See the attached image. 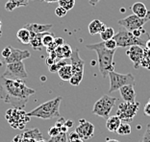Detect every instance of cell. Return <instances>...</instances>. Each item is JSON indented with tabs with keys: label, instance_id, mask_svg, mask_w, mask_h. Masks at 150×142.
Wrapping results in <instances>:
<instances>
[{
	"label": "cell",
	"instance_id": "26",
	"mask_svg": "<svg viewBox=\"0 0 150 142\" xmlns=\"http://www.w3.org/2000/svg\"><path fill=\"white\" fill-rule=\"evenodd\" d=\"M84 73H75L72 75V77L70 78V80L69 82L70 83L71 86H78L81 84L82 80H83Z\"/></svg>",
	"mask_w": 150,
	"mask_h": 142
},
{
	"label": "cell",
	"instance_id": "3",
	"mask_svg": "<svg viewBox=\"0 0 150 142\" xmlns=\"http://www.w3.org/2000/svg\"><path fill=\"white\" fill-rule=\"evenodd\" d=\"M63 100V97H56L52 100L40 105L39 107L35 108L30 112H28V116L37 117L40 119H53L56 117H61L60 115V105Z\"/></svg>",
	"mask_w": 150,
	"mask_h": 142
},
{
	"label": "cell",
	"instance_id": "17",
	"mask_svg": "<svg viewBox=\"0 0 150 142\" xmlns=\"http://www.w3.org/2000/svg\"><path fill=\"white\" fill-rule=\"evenodd\" d=\"M88 33L91 34V36L97 35V34H100L106 29V25L105 23H103L99 19H93L90 24H88Z\"/></svg>",
	"mask_w": 150,
	"mask_h": 142
},
{
	"label": "cell",
	"instance_id": "52",
	"mask_svg": "<svg viewBox=\"0 0 150 142\" xmlns=\"http://www.w3.org/2000/svg\"><path fill=\"white\" fill-rule=\"evenodd\" d=\"M149 102H150V99H149Z\"/></svg>",
	"mask_w": 150,
	"mask_h": 142
},
{
	"label": "cell",
	"instance_id": "41",
	"mask_svg": "<svg viewBox=\"0 0 150 142\" xmlns=\"http://www.w3.org/2000/svg\"><path fill=\"white\" fill-rule=\"evenodd\" d=\"M144 112L145 115L147 116H150V102L148 101L147 103H146V105L144 106Z\"/></svg>",
	"mask_w": 150,
	"mask_h": 142
},
{
	"label": "cell",
	"instance_id": "18",
	"mask_svg": "<svg viewBox=\"0 0 150 142\" xmlns=\"http://www.w3.org/2000/svg\"><path fill=\"white\" fill-rule=\"evenodd\" d=\"M121 123H122V121L117 114H115V115L109 116L106 120V128L111 133H117V131L119 128V126L121 125Z\"/></svg>",
	"mask_w": 150,
	"mask_h": 142
},
{
	"label": "cell",
	"instance_id": "53",
	"mask_svg": "<svg viewBox=\"0 0 150 142\" xmlns=\"http://www.w3.org/2000/svg\"><path fill=\"white\" fill-rule=\"evenodd\" d=\"M42 1H43V0H42Z\"/></svg>",
	"mask_w": 150,
	"mask_h": 142
},
{
	"label": "cell",
	"instance_id": "43",
	"mask_svg": "<svg viewBox=\"0 0 150 142\" xmlns=\"http://www.w3.org/2000/svg\"><path fill=\"white\" fill-rule=\"evenodd\" d=\"M64 125H66V126L69 129V128H71L73 126V122L71 120H66V123H64Z\"/></svg>",
	"mask_w": 150,
	"mask_h": 142
},
{
	"label": "cell",
	"instance_id": "49",
	"mask_svg": "<svg viewBox=\"0 0 150 142\" xmlns=\"http://www.w3.org/2000/svg\"><path fill=\"white\" fill-rule=\"evenodd\" d=\"M106 142H119L117 139H107Z\"/></svg>",
	"mask_w": 150,
	"mask_h": 142
},
{
	"label": "cell",
	"instance_id": "6",
	"mask_svg": "<svg viewBox=\"0 0 150 142\" xmlns=\"http://www.w3.org/2000/svg\"><path fill=\"white\" fill-rule=\"evenodd\" d=\"M108 77L110 79V89H109V93L115 92V91L119 90V89L127 84H133L136 86V79L131 73L128 74H120L117 73L115 71H111L108 74Z\"/></svg>",
	"mask_w": 150,
	"mask_h": 142
},
{
	"label": "cell",
	"instance_id": "32",
	"mask_svg": "<svg viewBox=\"0 0 150 142\" xmlns=\"http://www.w3.org/2000/svg\"><path fill=\"white\" fill-rule=\"evenodd\" d=\"M103 42H104L105 47L109 50H117V41L115 40V39H108V40H106V41H103Z\"/></svg>",
	"mask_w": 150,
	"mask_h": 142
},
{
	"label": "cell",
	"instance_id": "36",
	"mask_svg": "<svg viewBox=\"0 0 150 142\" xmlns=\"http://www.w3.org/2000/svg\"><path fill=\"white\" fill-rule=\"evenodd\" d=\"M59 134H61V131H60L59 128H57L56 126L51 127L50 129L48 130V136H49L50 137L55 136H58Z\"/></svg>",
	"mask_w": 150,
	"mask_h": 142
},
{
	"label": "cell",
	"instance_id": "16",
	"mask_svg": "<svg viewBox=\"0 0 150 142\" xmlns=\"http://www.w3.org/2000/svg\"><path fill=\"white\" fill-rule=\"evenodd\" d=\"M131 10L134 15H136L141 18H145L150 15V12L146 8V6L142 2H135L132 5Z\"/></svg>",
	"mask_w": 150,
	"mask_h": 142
},
{
	"label": "cell",
	"instance_id": "7",
	"mask_svg": "<svg viewBox=\"0 0 150 142\" xmlns=\"http://www.w3.org/2000/svg\"><path fill=\"white\" fill-rule=\"evenodd\" d=\"M139 108V103H129V102H121L118 104L117 110V115L120 118L122 122L125 123H130L133 121L136 114L138 113Z\"/></svg>",
	"mask_w": 150,
	"mask_h": 142
},
{
	"label": "cell",
	"instance_id": "45",
	"mask_svg": "<svg viewBox=\"0 0 150 142\" xmlns=\"http://www.w3.org/2000/svg\"><path fill=\"white\" fill-rule=\"evenodd\" d=\"M61 133H67V131H69V128H67L66 125H64V126L61 128Z\"/></svg>",
	"mask_w": 150,
	"mask_h": 142
},
{
	"label": "cell",
	"instance_id": "12",
	"mask_svg": "<svg viewBox=\"0 0 150 142\" xmlns=\"http://www.w3.org/2000/svg\"><path fill=\"white\" fill-rule=\"evenodd\" d=\"M30 57H31V53L28 50H20L16 48H12V53L10 57H8L7 59H4L2 63L4 65H9V63L23 62L24 60L29 59Z\"/></svg>",
	"mask_w": 150,
	"mask_h": 142
},
{
	"label": "cell",
	"instance_id": "37",
	"mask_svg": "<svg viewBox=\"0 0 150 142\" xmlns=\"http://www.w3.org/2000/svg\"><path fill=\"white\" fill-rule=\"evenodd\" d=\"M11 53H12V47L11 46H7V47H5V48L2 50L1 55H2V57L4 59H7L8 57H10Z\"/></svg>",
	"mask_w": 150,
	"mask_h": 142
},
{
	"label": "cell",
	"instance_id": "33",
	"mask_svg": "<svg viewBox=\"0 0 150 142\" xmlns=\"http://www.w3.org/2000/svg\"><path fill=\"white\" fill-rule=\"evenodd\" d=\"M8 1L15 3L18 6V8H19V7H26L29 4V2L32 1V0H8Z\"/></svg>",
	"mask_w": 150,
	"mask_h": 142
},
{
	"label": "cell",
	"instance_id": "29",
	"mask_svg": "<svg viewBox=\"0 0 150 142\" xmlns=\"http://www.w3.org/2000/svg\"><path fill=\"white\" fill-rule=\"evenodd\" d=\"M141 65L147 69H150V50L144 48V56L141 63Z\"/></svg>",
	"mask_w": 150,
	"mask_h": 142
},
{
	"label": "cell",
	"instance_id": "48",
	"mask_svg": "<svg viewBox=\"0 0 150 142\" xmlns=\"http://www.w3.org/2000/svg\"><path fill=\"white\" fill-rule=\"evenodd\" d=\"M2 37V22H1V19H0V38Z\"/></svg>",
	"mask_w": 150,
	"mask_h": 142
},
{
	"label": "cell",
	"instance_id": "50",
	"mask_svg": "<svg viewBox=\"0 0 150 142\" xmlns=\"http://www.w3.org/2000/svg\"><path fill=\"white\" fill-rule=\"evenodd\" d=\"M36 142H46L45 139H42V140H39V141H36Z\"/></svg>",
	"mask_w": 150,
	"mask_h": 142
},
{
	"label": "cell",
	"instance_id": "20",
	"mask_svg": "<svg viewBox=\"0 0 150 142\" xmlns=\"http://www.w3.org/2000/svg\"><path fill=\"white\" fill-rule=\"evenodd\" d=\"M22 136L23 138H26V139H34L36 141L43 139L42 133H40V130L37 129V128L25 131L24 133H22Z\"/></svg>",
	"mask_w": 150,
	"mask_h": 142
},
{
	"label": "cell",
	"instance_id": "42",
	"mask_svg": "<svg viewBox=\"0 0 150 142\" xmlns=\"http://www.w3.org/2000/svg\"><path fill=\"white\" fill-rule=\"evenodd\" d=\"M45 62H46V65H48V66H50V65H52L53 63H55L56 60H53L52 58H51V57H48V58H46Z\"/></svg>",
	"mask_w": 150,
	"mask_h": 142
},
{
	"label": "cell",
	"instance_id": "44",
	"mask_svg": "<svg viewBox=\"0 0 150 142\" xmlns=\"http://www.w3.org/2000/svg\"><path fill=\"white\" fill-rule=\"evenodd\" d=\"M99 1H101V0H88V3H90L91 6H95L98 4Z\"/></svg>",
	"mask_w": 150,
	"mask_h": 142
},
{
	"label": "cell",
	"instance_id": "4",
	"mask_svg": "<svg viewBox=\"0 0 150 142\" xmlns=\"http://www.w3.org/2000/svg\"><path fill=\"white\" fill-rule=\"evenodd\" d=\"M114 39L119 48H127L134 45L145 47V41L144 39L134 36L132 32H129L126 29H120L117 33H115Z\"/></svg>",
	"mask_w": 150,
	"mask_h": 142
},
{
	"label": "cell",
	"instance_id": "40",
	"mask_svg": "<svg viewBox=\"0 0 150 142\" xmlns=\"http://www.w3.org/2000/svg\"><path fill=\"white\" fill-rule=\"evenodd\" d=\"M133 33V35L136 36V37H138V38H141V36H142V34H144L145 33V30L144 28H141V29H138V30H135L134 32H132Z\"/></svg>",
	"mask_w": 150,
	"mask_h": 142
},
{
	"label": "cell",
	"instance_id": "35",
	"mask_svg": "<svg viewBox=\"0 0 150 142\" xmlns=\"http://www.w3.org/2000/svg\"><path fill=\"white\" fill-rule=\"evenodd\" d=\"M141 142H150V124H147V126H146L145 133Z\"/></svg>",
	"mask_w": 150,
	"mask_h": 142
},
{
	"label": "cell",
	"instance_id": "19",
	"mask_svg": "<svg viewBox=\"0 0 150 142\" xmlns=\"http://www.w3.org/2000/svg\"><path fill=\"white\" fill-rule=\"evenodd\" d=\"M42 34H35V33H32L31 32V39H30V43L29 44L32 46V48L34 50H40L42 49L43 44H42Z\"/></svg>",
	"mask_w": 150,
	"mask_h": 142
},
{
	"label": "cell",
	"instance_id": "21",
	"mask_svg": "<svg viewBox=\"0 0 150 142\" xmlns=\"http://www.w3.org/2000/svg\"><path fill=\"white\" fill-rule=\"evenodd\" d=\"M16 38L23 44H29L30 39H31V32L25 27H23L16 33Z\"/></svg>",
	"mask_w": 150,
	"mask_h": 142
},
{
	"label": "cell",
	"instance_id": "39",
	"mask_svg": "<svg viewBox=\"0 0 150 142\" xmlns=\"http://www.w3.org/2000/svg\"><path fill=\"white\" fill-rule=\"evenodd\" d=\"M54 44H55L57 47L63 46L64 44V40L63 38H55V40H54Z\"/></svg>",
	"mask_w": 150,
	"mask_h": 142
},
{
	"label": "cell",
	"instance_id": "2",
	"mask_svg": "<svg viewBox=\"0 0 150 142\" xmlns=\"http://www.w3.org/2000/svg\"><path fill=\"white\" fill-rule=\"evenodd\" d=\"M86 47L88 50H93L97 54L98 60V67H99V72L101 73L102 77L106 78L109 72L115 71L114 65V56L115 50H109L104 45V42L93 43V44H87Z\"/></svg>",
	"mask_w": 150,
	"mask_h": 142
},
{
	"label": "cell",
	"instance_id": "51",
	"mask_svg": "<svg viewBox=\"0 0 150 142\" xmlns=\"http://www.w3.org/2000/svg\"><path fill=\"white\" fill-rule=\"evenodd\" d=\"M3 65V63L1 62V60H0V66H2Z\"/></svg>",
	"mask_w": 150,
	"mask_h": 142
},
{
	"label": "cell",
	"instance_id": "23",
	"mask_svg": "<svg viewBox=\"0 0 150 142\" xmlns=\"http://www.w3.org/2000/svg\"><path fill=\"white\" fill-rule=\"evenodd\" d=\"M99 35H100L101 39L103 40V41H106L108 39H114L115 32L114 28H112V27H106V29H105L102 33H100Z\"/></svg>",
	"mask_w": 150,
	"mask_h": 142
},
{
	"label": "cell",
	"instance_id": "10",
	"mask_svg": "<svg viewBox=\"0 0 150 142\" xmlns=\"http://www.w3.org/2000/svg\"><path fill=\"white\" fill-rule=\"evenodd\" d=\"M75 131L79 134L81 139L88 140L93 136L94 134V125L93 123L86 121L85 119L79 120V125L75 129Z\"/></svg>",
	"mask_w": 150,
	"mask_h": 142
},
{
	"label": "cell",
	"instance_id": "13",
	"mask_svg": "<svg viewBox=\"0 0 150 142\" xmlns=\"http://www.w3.org/2000/svg\"><path fill=\"white\" fill-rule=\"evenodd\" d=\"M70 65L72 67V72L75 73H84V65L85 62L80 58L79 49L73 50L72 55L70 57Z\"/></svg>",
	"mask_w": 150,
	"mask_h": 142
},
{
	"label": "cell",
	"instance_id": "1",
	"mask_svg": "<svg viewBox=\"0 0 150 142\" xmlns=\"http://www.w3.org/2000/svg\"><path fill=\"white\" fill-rule=\"evenodd\" d=\"M36 90L29 87L22 79H10L0 76V99L15 109H24L29 98Z\"/></svg>",
	"mask_w": 150,
	"mask_h": 142
},
{
	"label": "cell",
	"instance_id": "25",
	"mask_svg": "<svg viewBox=\"0 0 150 142\" xmlns=\"http://www.w3.org/2000/svg\"><path fill=\"white\" fill-rule=\"evenodd\" d=\"M42 40L43 47H48L49 45H51L54 42V40H55V36H54L53 34L48 33V32L43 33Z\"/></svg>",
	"mask_w": 150,
	"mask_h": 142
},
{
	"label": "cell",
	"instance_id": "28",
	"mask_svg": "<svg viewBox=\"0 0 150 142\" xmlns=\"http://www.w3.org/2000/svg\"><path fill=\"white\" fill-rule=\"evenodd\" d=\"M67 65L66 60H57V62H55V63H53L52 65L48 66L49 67V72H51V73H56V72H58V71H59V69L61 68V67H63L64 65Z\"/></svg>",
	"mask_w": 150,
	"mask_h": 142
},
{
	"label": "cell",
	"instance_id": "54",
	"mask_svg": "<svg viewBox=\"0 0 150 142\" xmlns=\"http://www.w3.org/2000/svg\"><path fill=\"white\" fill-rule=\"evenodd\" d=\"M139 142H141V141H139Z\"/></svg>",
	"mask_w": 150,
	"mask_h": 142
},
{
	"label": "cell",
	"instance_id": "11",
	"mask_svg": "<svg viewBox=\"0 0 150 142\" xmlns=\"http://www.w3.org/2000/svg\"><path fill=\"white\" fill-rule=\"evenodd\" d=\"M128 50L126 51V55L131 60V62L134 63V68H139L141 66V63L144 56V47L134 45L131 47H128Z\"/></svg>",
	"mask_w": 150,
	"mask_h": 142
},
{
	"label": "cell",
	"instance_id": "15",
	"mask_svg": "<svg viewBox=\"0 0 150 142\" xmlns=\"http://www.w3.org/2000/svg\"><path fill=\"white\" fill-rule=\"evenodd\" d=\"M52 24H40V23H26L24 25L30 32L35 34H42L49 32V30L52 28Z\"/></svg>",
	"mask_w": 150,
	"mask_h": 142
},
{
	"label": "cell",
	"instance_id": "47",
	"mask_svg": "<svg viewBox=\"0 0 150 142\" xmlns=\"http://www.w3.org/2000/svg\"><path fill=\"white\" fill-rule=\"evenodd\" d=\"M43 1L46 3H54V2H58V0H43Z\"/></svg>",
	"mask_w": 150,
	"mask_h": 142
},
{
	"label": "cell",
	"instance_id": "24",
	"mask_svg": "<svg viewBox=\"0 0 150 142\" xmlns=\"http://www.w3.org/2000/svg\"><path fill=\"white\" fill-rule=\"evenodd\" d=\"M131 131H132V129H131L130 123L122 122L117 131V134H119V136H127V134H131Z\"/></svg>",
	"mask_w": 150,
	"mask_h": 142
},
{
	"label": "cell",
	"instance_id": "27",
	"mask_svg": "<svg viewBox=\"0 0 150 142\" xmlns=\"http://www.w3.org/2000/svg\"><path fill=\"white\" fill-rule=\"evenodd\" d=\"M60 7H63L67 12L72 10L75 6V0H58Z\"/></svg>",
	"mask_w": 150,
	"mask_h": 142
},
{
	"label": "cell",
	"instance_id": "38",
	"mask_svg": "<svg viewBox=\"0 0 150 142\" xmlns=\"http://www.w3.org/2000/svg\"><path fill=\"white\" fill-rule=\"evenodd\" d=\"M64 123H66V119H64V117H59V119H58L57 122L55 123V126L57 128H59V129H61V128H62L64 125Z\"/></svg>",
	"mask_w": 150,
	"mask_h": 142
},
{
	"label": "cell",
	"instance_id": "5",
	"mask_svg": "<svg viewBox=\"0 0 150 142\" xmlns=\"http://www.w3.org/2000/svg\"><path fill=\"white\" fill-rule=\"evenodd\" d=\"M117 101V98L111 97L104 94L100 99H98L93 108V113L97 116H100L104 119L110 116V113L112 110V108L115 105V102Z\"/></svg>",
	"mask_w": 150,
	"mask_h": 142
},
{
	"label": "cell",
	"instance_id": "46",
	"mask_svg": "<svg viewBox=\"0 0 150 142\" xmlns=\"http://www.w3.org/2000/svg\"><path fill=\"white\" fill-rule=\"evenodd\" d=\"M145 49L150 50V38H149L148 40H146V41H145Z\"/></svg>",
	"mask_w": 150,
	"mask_h": 142
},
{
	"label": "cell",
	"instance_id": "34",
	"mask_svg": "<svg viewBox=\"0 0 150 142\" xmlns=\"http://www.w3.org/2000/svg\"><path fill=\"white\" fill-rule=\"evenodd\" d=\"M55 13H56V15L58 16V18H64V16L67 13V11L66 9H64L63 7L58 6L55 9Z\"/></svg>",
	"mask_w": 150,
	"mask_h": 142
},
{
	"label": "cell",
	"instance_id": "22",
	"mask_svg": "<svg viewBox=\"0 0 150 142\" xmlns=\"http://www.w3.org/2000/svg\"><path fill=\"white\" fill-rule=\"evenodd\" d=\"M58 75L63 81H69L70 78L72 77L73 72H72V67L71 65H66L63 67H61L58 71Z\"/></svg>",
	"mask_w": 150,
	"mask_h": 142
},
{
	"label": "cell",
	"instance_id": "8",
	"mask_svg": "<svg viewBox=\"0 0 150 142\" xmlns=\"http://www.w3.org/2000/svg\"><path fill=\"white\" fill-rule=\"evenodd\" d=\"M149 20H150V15L145 18H141L133 13L131 15H128L124 18L118 20L117 23L123 27L124 29L127 30V31L134 32L135 30L144 28V25L146 22H148Z\"/></svg>",
	"mask_w": 150,
	"mask_h": 142
},
{
	"label": "cell",
	"instance_id": "31",
	"mask_svg": "<svg viewBox=\"0 0 150 142\" xmlns=\"http://www.w3.org/2000/svg\"><path fill=\"white\" fill-rule=\"evenodd\" d=\"M67 140H69V142H83V139H81L79 134L75 131L67 134Z\"/></svg>",
	"mask_w": 150,
	"mask_h": 142
},
{
	"label": "cell",
	"instance_id": "9",
	"mask_svg": "<svg viewBox=\"0 0 150 142\" xmlns=\"http://www.w3.org/2000/svg\"><path fill=\"white\" fill-rule=\"evenodd\" d=\"M6 78L10 79H26L28 77V74L26 72L25 65L23 62L13 63L6 65V70L2 74Z\"/></svg>",
	"mask_w": 150,
	"mask_h": 142
},
{
	"label": "cell",
	"instance_id": "30",
	"mask_svg": "<svg viewBox=\"0 0 150 142\" xmlns=\"http://www.w3.org/2000/svg\"><path fill=\"white\" fill-rule=\"evenodd\" d=\"M47 142H67V134L61 133L58 136L50 137V139Z\"/></svg>",
	"mask_w": 150,
	"mask_h": 142
},
{
	"label": "cell",
	"instance_id": "14",
	"mask_svg": "<svg viewBox=\"0 0 150 142\" xmlns=\"http://www.w3.org/2000/svg\"><path fill=\"white\" fill-rule=\"evenodd\" d=\"M135 86L133 84H127L119 89V93L124 102L135 103L136 102V91L134 89Z\"/></svg>",
	"mask_w": 150,
	"mask_h": 142
}]
</instances>
